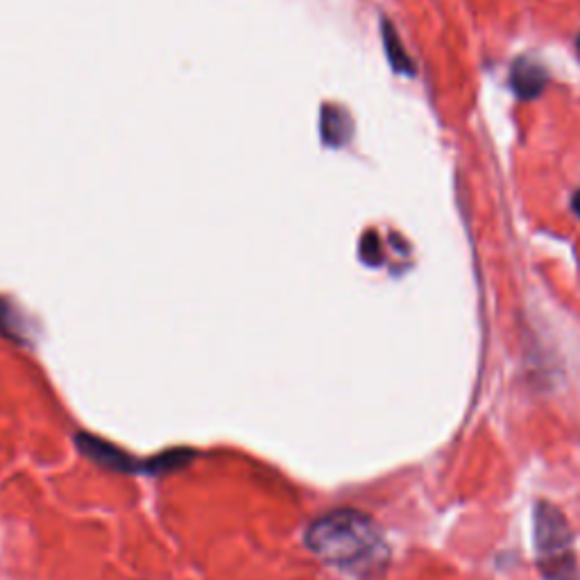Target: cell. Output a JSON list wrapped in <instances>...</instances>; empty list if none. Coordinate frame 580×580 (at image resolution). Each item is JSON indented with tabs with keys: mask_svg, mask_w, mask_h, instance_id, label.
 <instances>
[{
	"mask_svg": "<svg viewBox=\"0 0 580 580\" xmlns=\"http://www.w3.org/2000/svg\"><path fill=\"white\" fill-rule=\"evenodd\" d=\"M306 546L325 563L350 571H370L386 558L377 524L356 510H336L313 521Z\"/></svg>",
	"mask_w": 580,
	"mask_h": 580,
	"instance_id": "obj_1",
	"label": "cell"
},
{
	"mask_svg": "<svg viewBox=\"0 0 580 580\" xmlns=\"http://www.w3.org/2000/svg\"><path fill=\"white\" fill-rule=\"evenodd\" d=\"M535 542L549 580H578L567 521L549 504H540L535 510Z\"/></svg>",
	"mask_w": 580,
	"mask_h": 580,
	"instance_id": "obj_2",
	"label": "cell"
},
{
	"mask_svg": "<svg viewBox=\"0 0 580 580\" xmlns=\"http://www.w3.org/2000/svg\"><path fill=\"white\" fill-rule=\"evenodd\" d=\"M513 89L524 100L538 98L544 89V71L529 60L517 62L513 68Z\"/></svg>",
	"mask_w": 580,
	"mask_h": 580,
	"instance_id": "obj_3",
	"label": "cell"
},
{
	"mask_svg": "<svg viewBox=\"0 0 580 580\" xmlns=\"http://www.w3.org/2000/svg\"><path fill=\"white\" fill-rule=\"evenodd\" d=\"M571 209H573V214L580 218V191L573 196V200H571Z\"/></svg>",
	"mask_w": 580,
	"mask_h": 580,
	"instance_id": "obj_4",
	"label": "cell"
},
{
	"mask_svg": "<svg viewBox=\"0 0 580 580\" xmlns=\"http://www.w3.org/2000/svg\"><path fill=\"white\" fill-rule=\"evenodd\" d=\"M578 55H580V37H578Z\"/></svg>",
	"mask_w": 580,
	"mask_h": 580,
	"instance_id": "obj_5",
	"label": "cell"
}]
</instances>
